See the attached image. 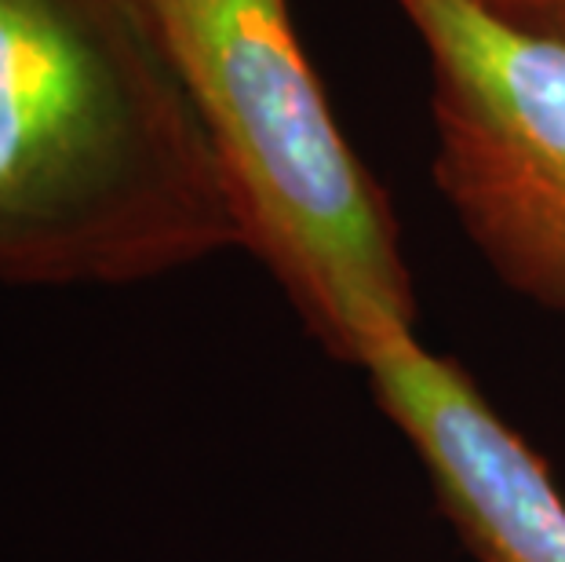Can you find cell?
Wrapping results in <instances>:
<instances>
[{"label": "cell", "instance_id": "6da1fadb", "mask_svg": "<svg viewBox=\"0 0 565 562\" xmlns=\"http://www.w3.org/2000/svg\"><path fill=\"white\" fill-rule=\"evenodd\" d=\"M242 245L153 0H0V282L131 285Z\"/></svg>", "mask_w": 565, "mask_h": 562}, {"label": "cell", "instance_id": "7a4b0ae2", "mask_svg": "<svg viewBox=\"0 0 565 562\" xmlns=\"http://www.w3.org/2000/svg\"><path fill=\"white\" fill-rule=\"evenodd\" d=\"M220 161L237 231L303 326L343 362L416 332L380 187L354 158L288 0H153Z\"/></svg>", "mask_w": 565, "mask_h": 562}, {"label": "cell", "instance_id": "3957f363", "mask_svg": "<svg viewBox=\"0 0 565 562\" xmlns=\"http://www.w3.org/2000/svg\"><path fill=\"white\" fill-rule=\"evenodd\" d=\"M424 44L435 183L486 263L565 318V38L475 0H394Z\"/></svg>", "mask_w": 565, "mask_h": 562}, {"label": "cell", "instance_id": "277c9868", "mask_svg": "<svg viewBox=\"0 0 565 562\" xmlns=\"http://www.w3.org/2000/svg\"><path fill=\"white\" fill-rule=\"evenodd\" d=\"M362 369L478 559L565 562V500L452 358L394 332L369 347Z\"/></svg>", "mask_w": 565, "mask_h": 562}, {"label": "cell", "instance_id": "5b68a950", "mask_svg": "<svg viewBox=\"0 0 565 562\" xmlns=\"http://www.w3.org/2000/svg\"><path fill=\"white\" fill-rule=\"evenodd\" d=\"M475 4L525 30L565 38V0H475Z\"/></svg>", "mask_w": 565, "mask_h": 562}]
</instances>
